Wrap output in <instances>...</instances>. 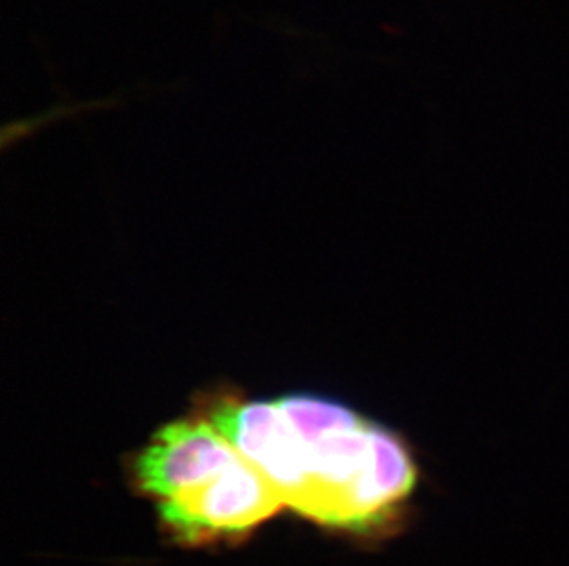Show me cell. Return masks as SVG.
I'll list each match as a JSON object with an SVG mask.
<instances>
[{
  "label": "cell",
  "mask_w": 569,
  "mask_h": 566,
  "mask_svg": "<svg viewBox=\"0 0 569 566\" xmlns=\"http://www.w3.org/2000/svg\"><path fill=\"white\" fill-rule=\"evenodd\" d=\"M242 458L209 420L168 423L134 462L142 492L159 503L203 484Z\"/></svg>",
  "instance_id": "3"
},
{
  "label": "cell",
  "mask_w": 569,
  "mask_h": 566,
  "mask_svg": "<svg viewBox=\"0 0 569 566\" xmlns=\"http://www.w3.org/2000/svg\"><path fill=\"white\" fill-rule=\"evenodd\" d=\"M209 422L273 484L286 506L305 512L312 478L307 451L277 401H226Z\"/></svg>",
  "instance_id": "2"
},
{
  "label": "cell",
  "mask_w": 569,
  "mask_h": 566,
  "mask_svg": "<svg viewBox=\"0 0 569 566\" xmlns=\"http://www.w3.org/2000/svg\"><path fill=\"white\" fill-rule=\"evenodd\" d=\"M286 503L251 462L240 458L209 481L159 503L162 524L179 540L199 545L246 534L273 517Z\"/></svg>",
  "instance_id": "1"
}]
</instances>
